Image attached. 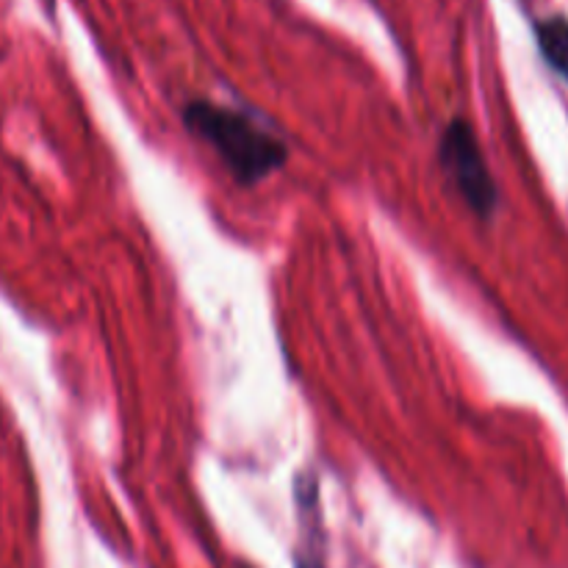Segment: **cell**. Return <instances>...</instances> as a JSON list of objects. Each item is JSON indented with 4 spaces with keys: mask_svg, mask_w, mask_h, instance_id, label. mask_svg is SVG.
<instances>
[{
    "mask_svg": "<svg viewBox=\"0 0 568 568\" xmlns=\"http://www.w3.org/2000/svg\"><path fill=\"white\" fill-rule=\"evenodd\" d=\"M183 125L189 128L192 136L214 150L233 181L242 186H255L275 170H281L288 159V148L281 136L261 128L244 111L214 103V100L186 103Z\"/></svg>",
    "mask_w": 568,
    "mask_h": 568,
    "instance_id": "obj_1",
    "label": "cell"
},
{
    "mask_svg": "<svg viewBox=\"0 0 568 568\" xmlns=\"http://www.w3.org/2000/svg\"><path fill=\"white\" fill-rule=\"evenodd\" d=\"M438 161L471 214L491 220L499 205V189L469 120L455 116L447 122L438 139Z\"/></svg>",
    "mask_w": 568,
    "mask_h": 568,
    "instance_id": "obj_2",
    "label": "cell"
},
{
    "mask_svg": "<svg viewBox=\"0 0 568 568\" xmlns=\"http://www.w3.org/2000/svg\"><path fill=\"white\" fill-rule=\"evenodd\" d=\"M538 48L555 72L568 81V20L566 17H547L536 26Z\"/></svg>",
    "mask_w": 568,
    "mask_h": 568,
    "instance_id": "obj_3",
    "label": "cell"
}]
</instances>
